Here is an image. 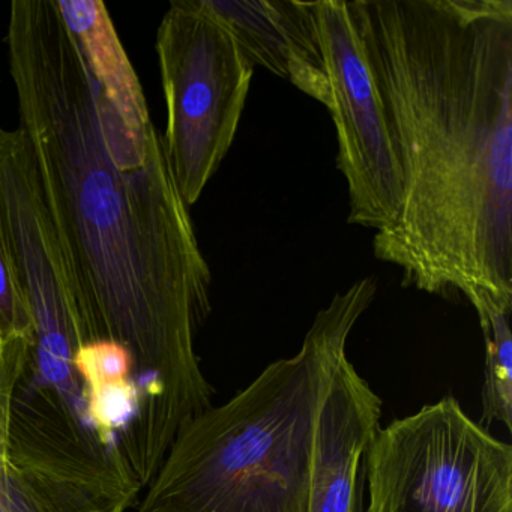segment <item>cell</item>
<instances>
[{
  "instance_id": "13",
  "label": "cell",
  "mask_w": 512,
  "mask_h": 512,
  "mask_svg": "<svg viewBox=\"0 0 512 512\" xmlns=\"http://www.w3.org/2000/svg\"><path fill=\"white\" fill-rule=\"evenodd\" d=\"M34 344L25 338L0 340V512H14L11 481V416L17 386L31 364Z\"/></svg>"
},
{
  "instance_id": "9",
  "label": "cell",
  "mask_w": 512,
  "mask_h": 512,
  "mask_svg": "<svg viewBox=\"0 0 512 512\" xmlns=\"http://www.w3.org/2000/svg\"><path fill=\"white\" fill-rule=\"evenodd\" d=\"M382 398L347 358L317 421L310 512H356L364 506V458L382 418Z\"/></svg>"
},
{
  "instance_id": "6",
  "label": "cell",
  "mask_w": 512,
  "mask_h": 512,
  "mask_svg": "<svg viewBox=\"0 0 512 512\" xmlns=\"http://www.w3.org/2000/svg\"><path fill=\"white\" fill-rule=\"evenodd\" d=\"M0 235L31 310L29 373L86 424L74 355L86 344L79 296L50 217L37 161L20 128L0 125Z\"/></svg>"
},
{
  "instance_id": "16",
  "label": "cell",
  "mask_w": 512,
  "mask_h": 512,
  "mask_svg": "<svg viewBox=\"0 0 512 512\" xmlns=\"http://www.w3.org/2000/svg\"><path fill=\"white\" fill-rule=\"evenodd\" d=\"M358 512H364V509H362V511H358Z\"/></svg>"
},
{
  "instance_id": "4",
  "label": "cell",
  "mask_w": 512,
  "mask_h": 512,
  "mask_svg": "<svg viewBox=\"0 0 512 512\" xmlns=\"http://www.w3.org/2000/svg\"><path fill=\"white\" fill-rule=\"evenodd\" d=\"M364 512H512V446L454 395L377 428Z\"/></svg>"
},
{
  "instance_id": "3",
  "label": "cell",
  "mask_w": 512,
  "mask_h": 512,
  "mask_svg": "<svg viewBox=\"0 0 512 512\" xmlns=\"http://www.w3.org/2000/svg\"><path fill=\"white\" fill-rule=\"evenodd\" d=\"M376 295L374 277L337 293L295 355L191 419L136 512H310L320 409Z\"/></svg>"
},
{
  "instance_id": "7",
  "label": "cell",
  "mask_w": 512,
  "mask_h": 512,
  "mask_svg": "<svg viewBox=\"0 0 512 512\" xmlns=\"http://www.w3.org/2000/svg\"><path fill=\"white\" fill-rule=\"evenodd\" d=\"M10 466L14 512H128L142 491L29 367L14 398Z\"/></svg>"
},
{
  "instance_id": "2",
  "label": "cell",
  "mask_w": 512,
  "mask_h": 512,
  "mask_svg": "<svg viewBox=\"0 0 512 512\" xmlns=\"http://www.w3.org/2000/svg\"><path fill=\"white\" fill-rule=\"evenodd\" d=\"M403 179L376 259L512 307V0H349Z\"/></svg>"
},
{
  "instance_id": "12",
  "label": "cell",
  "mask_w": 512,
  "mask_h": 512,
  "mask_svg": "<svg viewBox=\"0 0 512 512\" xmlns=\"http://www.w3.org/2000/svg\"><path fill=\"white\" fill-rule=\"evenodd\" d=\"M485 344L482 416L479 424L490 428L499 422L512 430V307L484 304L475 310Z\"/></svg>"
},
{
  "instance_id": "14",
  "label": "cell",
  "mask_w": 512,
  "mask_h": 512,
  "mask_svg": "<svg viewBox=\"0 0 512 512\" xmlns=\"http://www.w3.org/2000/svg\"><path fill=\"white\" fill-rule=\"evenodd\" d=\"M25 338L35 343L31 310L0 235V340Z\"/></svg>"
},
{
  "instance_id": "5",
  "label": "cell",
  "mask_w": 512,
  "mask_h": 512,
  "mask_svg": "<svg viewBox=\"0 0 512 512\" xmlns=\"http://www.w3.org/2000/svg\"><path fill=\"white\" fill-rule=\"evenodd\" d=\"M155 47L167 110L163 151L191 208L232 148L254 65L203 0L170 2Z\"/></svg>"
},
{
  "instance_id": "1",
  "label": "cell",
  "mask_w": 512,
  "mask_h": 512,
  "mask_svg": "<svg viewBox=\"0 0 512 512\" xmlns=\"http://www.w3.org/2000/svg\"><path fill=\"white\" fill-rule=\"evenodd\" d=\"M8 64L20 130L79 296L86 344L133 358L137 428L178 436L212 406L196 337L212 274L155 127H128L106 100L56 0H13Z\"/></svg>"
},
{
  "instance_id": "15",
  "label": "cell",
  "mask_w": 512,
  "mask_h": 512,
  "mask_svg": "<svg viewBox=\"0 0 512 512\" xmlns=\"http://www.w3.org/2000/svg\"><path fill=\"white\" fill-rule=\"evenodd\" d=\"M74 370L83 386L91 383L131 379L133 358L122 344L92 341L83 344L74 355Z\"/></svg>"
},
{
  "instance_id": "11",
  "label": "cell",
  "mask_w": 512,
  "mask_h": 512,
  "mask_svg": "<svg viewBox=\"0 0 512 512\" xmlns=\"http://www.w3.org/2000/svg\"><path fill=\"white\" fill-rule=\"evenodd\" d=\"M86 67L122 121L136 131L154 127L139 76L101 0H56Z\"/></svg>"
},
{
  "instance_id": "10",
  "label": "cell",
  "mask_w": 512,
  "mask_h": 512,
  "mask_svg": "<svg viewBox=\"0 0 512 512\" xmlns=\"http://www.w3.org/2000/svg\"><path fill=\"white\" fill-rule=\"evenodd\" d=\"M226 25L245 58L292 83L329 109L331 89L314 2L203 0Z\"/></svg>"
},
{
  "instance_id": "8",
  "label": "cell",
  "mask_w": 512,
  "mask_h": 512,
  "mask_svg": "<svg viewBox=\"0 0 512 512\" xmlns=\"http://www.w3.org/2000/svg\"><path fill=\"white\" fill-rule=\"evenodd\" d=\"M337 131V166L349 193L347 223L386 229L397 220L403 179L388 116L349 0L314 2Z\"/></svg>"
}]
</instances>
